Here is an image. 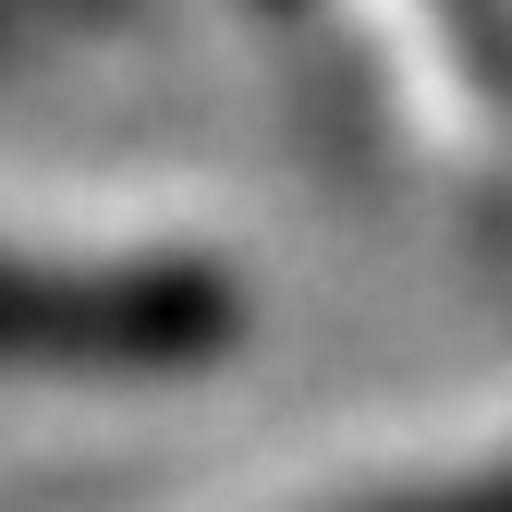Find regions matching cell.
I'll use <instances>...</instances> for the list:
<instances>
[{"label": "cell", "instance_id": "6da1fadb", "mask_svg": "<svg viewBox=\"0 0 512 512\" xmlns=\"http://www.w3.org/2000/svg\"><path fill=\"white\" fill-rule=\"evenodd\" d=\"M244 342V293L196 256H0L13 378H171Z\"/></svg>", "mask_w": 512, "mask_h": 512}, {"label": "cell", "instance_id": "7a4b0ae2", "mask_svg": "<svg viewBox=\"0 0 512 512\" xmlns=\"http://www.w3.org/2000/svg\"><path fill=\"white\" fill-rule=\"evenodd\" d=\"M366 512H512V464H476V476H439V488H403V500H366Z\"/></svg>", "mask_w": 512, "mask_h": 512}, {"label": "cell", "instance_id": "3957f363", "mask_svg": "<svg viewBox=\"0 0 512 512\" xmlns=\"http://www.w3.org/2000/svg\"><path fill=\"white\" fill-rule=\"evenodd\" d=\"M439 13L464 25V49H488V61H500V37H512V0H439Z\"/></svg>", "mask_w": 512, "mask_h": 512}]
</instances>
